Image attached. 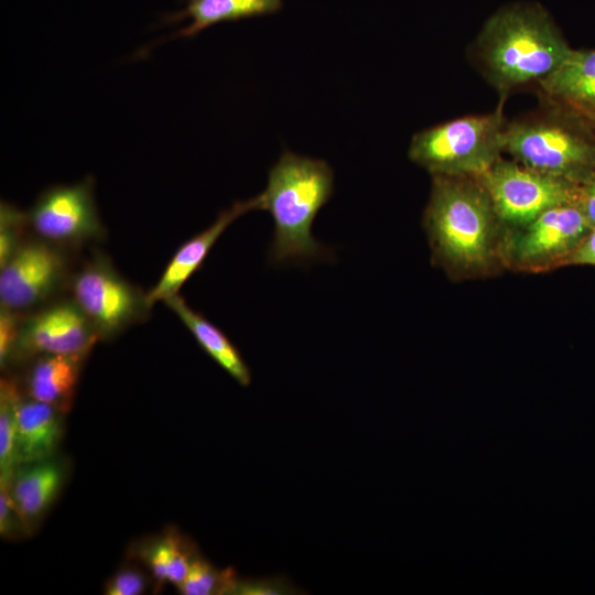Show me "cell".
I'll return each mask as SVG.
<instances>
[{"label":"cell","mask_w":595,"mask_h":595,"mask_svg":"<svg viewBox=\"0 0 595 595\" xmlns=\"http://www.w3.org/2000/svg\"><path fill=\"white\" fill-rule=\"evenodd\" d=\"M501 224L477 177L433 175L423 225L435 260L448 271H487L500 250Z\"/></svg>","instance_id":"obj_1"},{"label":"cell","mask_w":595,"mask_h":595,"mask_svg":"<svg viewBox=\"0 0 595 595\" xmlns=\"http://www.w3.org/2000/svg\"><path fill=\"white\" fill-rule=\"evenodd\" d=\"M334 191V172L321 159L284 151L270 169L260 209L273 219L269 250L272 263L306 262L331 258V251L312 234L313 221Z\"/></svg>","instance_id":"obj_2"},{"label":"cell","mask_w":595,"mask_h":595,"mask_svg":"<svg viewBox=\"0 0 595 595\" xmlns=\"http://www.w3.org/2000/svg\"><path fill=\"white\" fill-rule=\"evenodd\" d=\"M476 47L484 75L501 93L540 83L572 51L548 13L536 4H513L495 13Z\"/></svg>","instance_id":"obj_3"},{"label":"cell","mask_w":595,"mask_h":595,"mask_svg":"<svg viewBox=\"0 0 595 595\" xmlns=\"http://www.w3.org/2000/svg\"><path fill=\"white\" fill-rule=\"evenodd\" d=\"M502 149L531 170L576 184L595 171V138L574 111L506 125Z\"/></svg>","instance_id":"obj_4"},{"label":"cell","mask_w":595,"mask_h":595,"mask_svg":"<svg viewBox=\"0 0 595 595\" xmlns=\"http://www.w3.org/2000/svg\"><path fill=\"white\" fill-rule=\"evenodd\" d=\"M505 127L500 110L457 118L415 133L408 155L432 175L478 177L500 159Z\"/></svg>","instance_id":"obj_5"},{"label":"cell","mask_w":595,"mask_h":595,"mask_svg":"<svg viewBox=\"0 0 595 595\" xmlns=\"http://www.w3.org/2000/svg\"><path fill=\"white\" fill-rule=\"evenodd\" d=\"M68 288L100 339L113 338L144 321L152 307L147 293L121 277L101 253L72 273Z\"/></svg>","instance_id":"obj_6"},{"label":"cell","mask_w":595,"mask_h":595,"mask_svg":"<svg viewBox=\"0 0 595 595\" xmlns=\"http://www.w3.org/2000/svg\"><path fill=\"white\" fill-rule=\"evenodd\" d=\"M504 225L523 226L554 206L577 202L578 185L498 159L477 177Z\"/></svg>","instance_id":"obj_7"},{"label":"cell","mask_w":595,"mask_h":595,"mask_svg":"<svg viewBox=\"0 0 595 595\" xmlns=\"http://www.w3.org/2000/svg\"><path fill=\"white\" fill-rule=\"evenodd\" d=\"M592 228L578 202L561 204L523 226L511 228L499 252L517 269L545 270L566 263Z\"/></svg>","instance_id":"obj_8"},{"label":"cell","mask_w":595,"mask_h":595,"mask_svg":"<svg viewBox=\"0 0 595 595\" xmlns=\"http://www.w3.org/2000/svg\"><path fill=\"white\" fill-rule=\"evenodd\" d=\"M66 248L37 237L25 239L1 267L0 303L28 313L48 302L69 284Z\"/></svg>","instance_id":"obj_9"},{"label":"cell","mask_w":595,"mask_h":595,"mask_svg":"<svg viewBox=\"0 0 595 595\" xmlns=\"http://www.w3.org/2000/svg\"><path fill=\"white\" fill-rule=\"evenodd\" d=\"M100 340L72 299L51 302L24 314L9 364L50 355H88Z\"/></svg>","instance_id":"obj_10"},{"label":"cell","mask_w":595,"mask_h":595,"mask_svg":"<svg viewBox=\"0 0 595 595\" xmlns=\"http://www.w3.org/2000/svg\"><path fill=\"white\" fill-rule=\"evenodd\" d=\"M26 217L35 237L63 248L77 247L104 236L90 177L44 190Z\"/></svg>","instance_id":"obj_11"},{"label":"cell","mask_w":595,"mask_h":595,"mask_svg":"<svg viewBox=\"0 0 595 595\" xmlns=\"http://www.w3.org/2000/svg\"><path fill=\"white\" fill-rule=\"evenodd\" d=\"M253 209H260L258 195L245 202H237L231 208L223 210L208 228L182 244L156 284L147 292L149 303L153 305L178 294V290L201 268L210 249L228 226L242 214Z\"/></svg>","instance_id":"obj_12"},{"label":"cell","mask_w":595,"mask_h":595,"mask_svg":"<svg viewBox=\"0 0 595 595\" xmlns=\"http://www.w3.org/2000/svg\"><path fill=\"white\" fill-rule=\"evenodd\" d=\"M64 415L53 405L22 397L15 435L17 467L54 457L63 439Z\"/></svg>","instance_id":"obj_13"},{"label":"cell","mask_w":595,"mask_h":595,"mask_svg":"<svg viewBox=\"0 0 595 595\" xmlns=\"http://www.w3.org/2000/svg\"><path fill=\"white\" fill-rule=\"evenodd\" d=\"M86 357L87 355H50L33 359L24 380L26 396L53 405L66 414L73 405Z\"/></svg>","instance_id":"obj_14"},{"label":"cell","mask_w":595,"mask_h":595,"mask_svg":"<svg viewBox=\"0 0 595 595\" xmlns=\"http://www.w3.org/2000/svg\"><path fill=\"white\" fill-rule=\"evenodd\" d=\"M539 84L569 110L595 119V51L572 50Z\"/></svg>","instance_id":"obj_15"},{"label":"cell","mask_w":595,"mask_h":595,"mask_svg":"<svg viewBox=\"0 0 595 595\" xmlns=\"http://www.w3.org/2000/svg\"><path fill=\"white\" fill-rule=\"evenodd\" d=\"M64 479V467L53 458L17 467L9 488L29 531L54 502Z\"/></svg>","instance_id":"obj_16"},{"label":"cell","mask_w":595,"mask_h":595,"mask_svg":"<svg viewBox=\"0 0 595 595\" xmlns=\"http://www.w3.org/2000/svg\"><path fill=\"white\" fill-rule=\"evenodd\" d=\"M283 7V0H185L182 10L164 17V23H190L167 39L192 37L221 22L273 14Z\"/></svg>","instance_id":"obj_17"},{"label":"cell","mask_w":595,"mask_h":595,"mask_svg":"<svg viewBox=\"0 0 595 595\" xmlns=\"http://www.w3.org/2000/svg\"><path fill=\"white\" fill-rule=\"evenodd\" d=\"M191 331L203 350L240 386L251 383V372L245 359L230 339L201 313L191 309L185 300L175 294L164 301Z\"/></svg>","instance_id":"obj_18"},{"label":"cell","mask_w":595,"mask_h":595,"mask_svg":"<svg viewBox=\"0 0 595 595\" xmlns=\"http://www.w3.org/2000/svg\"><path fill=\"white\" fill-rule=\"evenodd\" d=\"M140 556L159 583L177 587L185 578L194 554L178 536L171 532L144 547Z\"/></svg>","instance_id":"obj_19"},{"label":"cell","mask_w":595,"mask_h":595,"mask_svg":"<svg viewBox=\"0 0 595 595\" xmlns=\"http://www.w3.org/2000/svg\"><path fill=\"white\" fill-rule=\"evenodd\" d=\"M22 391L13 378L0 381V485H10L17 469L15 435Z\"/></svg>","instance_id":"obj_20"},{"label":"cell","mask_w":595,"mask_h":595,"mask_svg":"<svg viewBox=\"0 0 595 595\" xmlns=\"http://www.w3.org/2000/svg\"><path fill=\"white\" fill-rule=\"evenodd\" d=\"M236 581L232 570H217L206 559L194 554L187 574L177 589L183 595L231 594Z\"/></svg>","instance_id":"obj_21"},{"label":"cell","mask_w":595,"mask_h":595,"mask_svg":"<svg viewBox=\"0 0 595 595\" xmlns=\"http://www.w3.org/2000/svg\"><path fill=\"white\" fill-rule=\"evenodd\" d=\"M26 214L7 202L0 206V267L4 266L25 240Z\"/></svg>","instance_id":"obj_22"},{"label":"cell","mask_w":595,"mask_h":595,"mask_svg":"<svg viewBox=\"0 0 595 595\" xmlns=\"http://www.w3.org/2000/svg\"><path fill=\"white\" fill-rule=\"evenodd\" d=\"M24 314L4 306L0 307V365L2 369L9 365Z\"/></svg>","instance_id":"obj_23"},{"label":"cell","mask_w":595,"mask_h":595,"mask_svg":"<svg viewBox=\"0 0 595 595\" xmlns=\"http://www.w3.org/2000/svg\"><path fill=\"white\" fill-rule=\"evenodd\" d=\"M30 533L10 493L9 485H0V534L2 538H15Z\"/></svg>","instance_id":"obj_24"},{"label":"cell","mask_w":595,"mask_h":595,"mask_svg":"<svg viewBox=\"0 0 595 595\" xmlns=\"http://www.w3.org/2000/svg\"><path fill=\"white\" fill-rule=\"evenodd\" d=\"M144 574L133 567H125L115 573L105 584L107 595H139L145 589Z\"/></svg>","instance_id":"obj_25"},{"label":"cell","mask_w":595,"mask_h":595,"mask_svg":"<svg viewBox=\"0 0 595 595\" xmlns=\"http://www.w3.org/2000/svg\"><path fill=\"white\" fill-rule=\"evenodd\" d=\"M291 588L286 582H281L279 578L259 580V581H236L231 594H286Z\"/></svg>","instance_id":"obj_26"},{"label":"cell","mask_w":595,"mask_h":595,"mask_svg":"<svg viewBox=\"0 0 595 595\" xmlns=\"http://www.w3.org/2000/svg\"><path fill=\"white\" fill-rule=\"evenodd\" d=\"M578 205L592 227H595V171L578 185Z\"/></svg>","instance_id":"obj_27"},{"label":"cell","mask_w":595,"mask_h":595,"mask_svg":"<svg viewBox=\"0 0 595 595\" xmlns=\"http://www.w3.org/2000/svg\"><path fill=\"white\" fill-rule=\"evenodd\" d=\"M566 263L595 267V227L567 258Z\"/></svg>","instance_id":"obj_28"},{"label":"cell","mask_w":595,"mask_h":595,"mask_svg":"<svg viewBox=\"0 0 595 595\" xmlns=\"http://www.w3.org/2000/svg\"><path fill=\"white\" fill-rule=\"evenodd\" d=\"M593 121H594V125H595V119Z\"/></svg>","instance_id":"obj_29"}]
</instances>
